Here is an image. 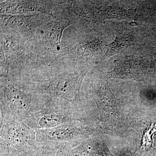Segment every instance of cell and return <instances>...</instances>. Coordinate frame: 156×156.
I'll list each match as a JSON object with an SVG mask.
<instances>
[{"label": "cell", "mask_w": 156, "mask_h": 156, "mask_svg": "<svg viewBox=\"0 0 156 156\" xmlns=\"http://www.w3.org/2000/svg\"><path fill=\"white\" fill-rule=\"evenodd\" d=\"M49 96L27 92L9 80L1 79V124L24 122L49 102Z\"/></svg>", "instance_id": "6da1fadb"}, {"label": "cell", "mask_w": 156, "mask_h": 156, "mask_svg": "<svg viewBox=\"0 0 156 156\" xmlns=\"http://www.w3.org/2000/svg\"><path fill=\"white\" fill-rule=\"evenodd\" d=\"M87 73L86 70L66 71L45 79L24 81L19 87L27 92L46 95L52 99L79 102L82 81Z\"/></svg>", "instance_id": "7a4b0ae2"}, {"label": "cell", "mask_w": 156, "mask_h": 156, "mask_svg": "<svg viewBox=\"0 0 156 156\" xmlns=\"http://www.w3.org/2000/svg\"><path fill=\"white\" fill-rule=\"evenodd\" d=\"M69 25L68 20L50 21L38 30L37 35L41 43L47 50L54 53L64 52L61 44L62 35L65 28Z\"/></svg>", "instance_id": "8992f818"}, {"label": "cell", "mask_w": 156, "mask_h": 156, "mask_svg": "<svg viewBox=\"0 0 156 156\" xmlns=\"http://www.w3.org/2000/svg\"><path fill=\"white\" fill-rule=\"evenodd\" d=\"M131 35L120 30L118 32L114 41L110 44L108 45L106 56H111L122 52L131 45Z\"/></svg>", "instance_id": "ba28073f"}, {"label": "cell", "mask_w": 156, "mask_h": 156, "mask_svg": "<svg viewBox=\"0 0 156 156\" xmlns=\"http://www.w3.org/2000/svg\"><path fill=\"white\" fill-rule=\"evenodd\" d=\"M114 63V69L109 73L114 77L136 80L142 78L144 63L140 57L134 55L123 56Z\"/></svg>", "instance_id": "52a82bcc"}, {"label": "cell", "mask_w": 156, "mask_h": 156, "mask_svg": "<svg viewBox=\"0 0 156 156\" xmlns=\"http://www.w3.org/2000/svg\"><path fill=\"white\" fill-rule=\"evenodd\" d=\"M79 102L51 98L39 111L25 122L34 130L49 129L80 120L77 109Z\"/></svg>", "instance_id": "3957f363"}, {"label": "cell", "mask_w": 156, "mask_h": 156, "mask_svg": "<svg viewBox=\"0 0 156 156\" xmlns=\"http://www.w3.org/2000/svg\"><path fill=\"white\" fill-rule=\"evenodd\" d=\"M1 150L25 151L37 145L36 132L23 122L12 121L0 124Z\"/></svg>", "instance_id": "277c9868"}, {"label": "cell", "mask_w": 156, "mask_h": 156, "mask_svg": "<svg viewBox=\"0 0 156 156\" xmlns=\"http://www.w3.org/2000/svg\"><path fill=\"white\" fill-rule=\"evenodd\" d=\"M35 131L37 142L58 144L73 143L78 138L91 133L89 128L83 127L75 122Z\"/></svg>", "instance_id": "5b68a950"}]
</instances>
